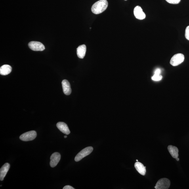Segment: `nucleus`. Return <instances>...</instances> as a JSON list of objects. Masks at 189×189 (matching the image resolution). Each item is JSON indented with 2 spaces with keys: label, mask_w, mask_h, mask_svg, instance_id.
I'll return each mask as SVG.
<instances>
[{
  "label": "nucleus",
  "mask_w": 189,
  "mask_h": 189,
  "mask_svg": "<svg viewBox=\"0 0 189 189\" xmlns=\"http://www.w3.org/2000/svg\"><path fill=\"white\" fill-rule=\"evenodd\" d=\"M162 76L160 74V75H155L154 74V75L152 77V79L153 81H160V80L162 79Z\"/></svg>",
  "instance_id": "dca6fc26"
},
{
  "label": "nucleus",
  "mask_w": 189,
  "mask_h": 189,
  "mask_svg": "<svg viewBox=\"0 0 189 189\" xmlns=\"http://www.w3.org/2000/svg\"><path fill=\"white\" fill-rule=\"evenodd\" d=\"M108 5V2L106 0H100L92 5V11L96 14H100L106 10Z\"/></svg>",
  "instance_id": "f257e3e1"
},
{
  "label": "nucleus",
  "mask_w": 189,
  "mask_h": 189,
  "mask_svg": "<svg viewBox=\"0 0 189 189\" xmlns=\"http://www.w3.org/2000/svg\"><path fill=\"white\" fill-rule=\"evenodd\" d=\"M93 150L92 147H88L83 149L80 152H79L75 158V160L78 162L81 160L84 157L87 156L91 153Z\"/></svg>",
  "instance_id": "f03ea898"
},
{
  "label": "nucleus",
  "mask_w": 189,
  "mask_h": 189,
  "mask_svg": "<svg viewBox=\"0 0 189 189\" xmlns=\"http://www.w3.org/2000/svg\"><path fill=\"white\" fill-rule=\"evenodd\" d=\"M184 57L183 54L178 53L174 55L170 60V63L173 66H177L183 62Z\"/></svg>",
  "instance_id": "20e7f679"
},
{
  "label": "nucleus",
  "mask_w": 189,
  "mask_h": 189,
  "mask_svg": "<svg viewBox=\"0 0 189 189\" xmlns=\"http://www.w3.org/2000/svg\"><path fill=\"white\" fill-rule=\"evenodd\" d=\"M63 189H74V188H73L71 186L69 185H67L65 186L64 188H63Z\"/></svg>",
  "instance_id": "aec40b11"
},
{
  "label": "nucleus",
  "mask_w": 189,
  "mask_h": 189,
  "mask_svg": "<svg viewBox=\"0 0 189 189\" xmlns=\"http://www.w3.org/2000/svg\"><path fill=\"white\" fill-rule=\"evenodd\" d=\"M10 165L9 163H6L2 166L0 170V180H3L5 177L10 168Z\"/></svg>",
  "instance_id": "9b49d317"
},
{
  "label": "nucleus",
  "mask_w": 189,
  "mask_h": 189,
  "mask_svg": "<svg viewBox=\"0 0 189 189\" xmlns=\"http://www.w3.org/2000/svg\"><path fill=\"white\" fill-rule=\"evenodd\" d=\"M125 1H127V0H125Z\"/></svg>",
  "instance_id": "b1692460"
},
{
  "label": "nucleus",
  "mask_w": 189,
  "mask_h": 189,
  "mask_svg": "<svg viewBox=\"0 0 189 189\" xmlns=\"http://www.w3.org/2000/svg\"><path fill=\"white\" fill-rule=\"evenodd\" d=\"M56 127L62 133L67 135L70 134V130L66 123L62 122H59L56 124Z\"/></svg>",
  "instance_id": "1a4fd4ad"
},
{
  "label": "nucleus",
  "mask_w": 189,
  "mask_h": 189,
  "mask_svg": "<svg viewBox=\"0 0 189 189\" xmlns=\"http://www.w3.org/2000/svg\"><path fill=\"white\" fill-rule=\"evenodd\" d=\"M136 161H138V160H136Z\"/></svg>",
  "instance_id": "5701e85b"
},
{
  "label": "nucleus",
  "mask_w": 189,
  "mask_h": 189,
  "mask_svg": "<svg viewBox=\"0 0 189 189\" xmlns=\"http://www.w3.org/2000/svg\"><path fill=\"white\" fill-rule=\"evenodd\" d=\"M67 137V136H64V138H66Z\"/></svg>",
  "instance_id": "4be33fe9"
},
{
  "label": "nucleus",
  "mask_w": 189,
  "mask_h": 189,
  "mask_svg": "<svg viewBox=\"0 0 189 189\" xmlns=\"http://www.w3.org/2000/svg\"><path fill=\"white\" fill-rule=\"evenodd\" d=\"M61 155L58 152H55L52 154L50 158V165L52 168L56 167L59 162Z\"/></svg>",
  "instance_id": "0eeeda50"
},
{
  "label": "nucleus",
  "mask_w": 189,
  "mask_h": 189,
  "mask_svg": "<svg viewBox=\"0 0 189 189\" xmlns=\"http://www.w3.org/2000/svg\"><path fill=\"white\" fill-rule=\"evenodd\" d=\"M37 134L35 131L25 132L20 136V139L23 141H29L34 140L36 137Z\"/></svg>",
  "instance_id": "39448f33"
},
{
  "label": "nucleus",
  "mask_w": 189,
  "mask_h": 189,
  "mask_svg": "<svg viewBox=\"0 0 189 189\" xmlns=\"http://www.w3.org/2000/svg\"><path fill=\"white\" fill-rule=\"evenodd\" d=\"M166 1L170 4H176L179 3L181 0H166Z\"/></svg>",
  "instance_id": "f3484780"
},
{
  "label": "nucleus",
  "mask_w": 189,
  "mask_h": 189,
  "mask_svg": "<svg viewBox=\"0 0 189 189\" xmlns=\"http://www.w3.org/2000/svg\"><path fill=\"white\" fill-rule=\"evenodd\" d=\"M176 160L177 161L179 160V158H176Z\"/></svg>",
  "instance_id": "412c9836"
},
{
  "label": "nucleus",
  "mask_w": 189,
  "mask_h": 189,
  "mask_svg": "<svg viewBox=\"0 0 189 189\" xmlns=\"http://www.w3.org/2000/svg\"><path fill=\"white\" fill-rule=\"evenodd\" d=\"M28 46L31 50L35 51H42L45 49V46L40 42L31 41L28 44Z\"/></svg>",
  "instance_id": "423d86ee"
},
{
  "label": "nucleus",
  "mask_w": 189,
  "mask_h": 189,
  "mask_svg": "<svg viewBox=\"0 0 189 189\" xmlns=\"http://www.w3.org/2000/svg\"><path fill=\"white\" fill-rule=\"evenodd\" d=\"M168 150L172 157L176 159L178 156V150L177 147L170 145L167 147Z\"/></svg>",
  "instance_id": "2eb2a0df"
},
{
  "label": "nucleus",
  "mask_w": 189,
  "mask_h": 189,
  "mask_svg": "<svg viewBox=\"0 0 189 189\" xmlns=\"http://www.w3.org/2000/svg\"><path fill=\"white\" fill-rule=\"evenodd\" d=\"M12 67L9 65L5 64L0 68V74L2 75H6L11 72Z\"/></svg>",
  "instance_id": "4468645a"
},
{
  "label": "nucleus",
  "mask_w": 189,
  "mask_h": 189,
  "mask_svg": "<svg viewBox=\"0 0 189 189\" xmlns=\"http://www.w3.org/2000/svg\"><path fill=\"white\" fill-rule=\"evenodd\" d=\"M185 36L187 40H189V26L186 27L185 33Z\"/></svg>",
  "instance_id": "a211bd4d"
},
{
  "label": "nucleus",
  "mask_w": 189,
  "mask_h": 189,
  "mask_svg": "<svg viewBox=\"0 0 189 189\" xmlns=\"http://www.w3.org/2000/svg\"><path fill=\"white\" fill-rule=\"evenodd\" d=\"M134 16L138 20H144L146 17V14L140 6H136L134 8Z\"/></svg>",
  "instance_id": "6e6552de"
},
{
  "label": "nucleus",
  "mask_w": 189,
  "mask_h": 189,
  "mask_svg": "<svg viewBox=\"0 0 189 189\" xmlns=\"http://www.w3.org/2000/svg\"><path fill=\"white\" fill-rule=\"evenodd\" d=\"M171 184L170 180L167 178H163L159 179L154 187L156 189H168Z\"/></svg>",
  "instance_id": "7ed1b4c3"
},
{
  "label": "nucleus",
  "mask_w": 189,
  "mask_h": 189,
  "mask_svg": "<svg viewBox=\"0 0 189 189\" xmlns=\"http://www.w3.org/2000/svg\"><path fill=\"white\" fill-rule=\"evenodd\" d=\"M161 70L159 68H158L155 70L154 71V74L155 75H160L161 73Z\"/></svg>",
  "instance_id": "6ab92c4d"
},
{
  "label": "nucleus",
  "mask_w": 189,
  "mask_h": 189,
  "mask_svg": "<svg viewBox=\"0 0 189 189\" xmlns=\"http://www.w3.org/2000/svg\"><path fill=\"white\" fill-rule=\"evenodd\" d=\"M86 52V46L82 45L79 46L77 49V54L79 58H83L85 56Z\"/></svg>",
  "instance_id": "ddd939ff"
},
{
  "label": "nucleus",
  "mask_w": 189,
  "mask_h": 189,
  "mask_svg": "<svg viewBox=\"0 0 189 189\" xmlns=\"http://www.w3.org/2000/svg\"><path fill=\"white\" fill-rule=\"evenodd\" d=\"M63 92L67 95H70L71 92L70 85L69 82L66 80H64L62 82Z\"/></svg>",
  "instance_id": "9d476101"
},
{
  "label": "nucleus",
  "mask_w": 189,
  "mask_h": 189,
  "mask_svg": "<svg viewBox=\"0 0 189 189\" xmlns=\"http://www.w3.org/2000/svg\"><path fill=\"white\" fill-rule=\"evenodd\" d=\"M134 167L138 173L142 176H145L146 174V166H144L142 163L137 161L134 164Z\"/></svg>",
  "instance_id": "f8f14e48"
}]
</instances>
